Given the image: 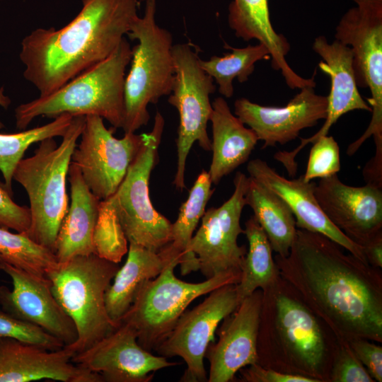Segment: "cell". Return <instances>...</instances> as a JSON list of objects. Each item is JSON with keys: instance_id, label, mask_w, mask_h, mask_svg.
I'll list each match as a JSON object with an SVG mask.
<instances>
[{"instance_id": "obj_25", "label": "cell", "mask_w": 382, "mask_h": 382, "mask_svg": "<svg viewBox=\"0 0 382 382\" xmlns=\"http://www.w3.org/2000/svg\"><path fill=\"white\" fill-rule=\"evenodd\" d=\"M212 105V158L208 173L212 184L216 185L248 160L259 140L255 133L231 112L224 98H216Z\"/></svg>"}, {"instance_id": "obj_3", "label": "cell", "mask_w": 382, "mask_h": 382, "mask_svg": "<svg viewBox=\"0 0 382 382\" xmlns=\"http://www.w3.org/2000/svg\"><path fill=\"white\" fill-rule=\"evenodd\" d=\"M325 325L280 277L262 291L257 364L317 382H330L339 340L332 332H326L330 328L324 329Z\"/></svg>"}, {"instance_id": "obj_28", "label": "cell", "mask_w": 382, "mask_h": 382, "mask_svg": "<svg viewBox=\"0 0 382 382\" xmlns=\"http://www.w3.org/2000/svg\"><path fill=\"white\" fill-rule=\"evenodd\" d=\"M212 184L208 171L203 170L190 189L187 200L180 206L176 221L172 224L170 242L158 252L168 262L177 260L182 275L194 272L188 257V246L214 192Z\"/></svg>"}, {"instance_id": "obj_15", "label": "cell", "mask_w": 382, "mask_h": 382, "mask_svg": "<svg viewBox=\"0 0 382 382\" xmlns=\"http://www.w3.org/2000/svg\"><path fill=\"white\" fill-rule=\"evenodd\" d=\"M72 361L107 382H149L156 371L178 364L141 347L135 331L123 322L108 335L75 354Z\"/></svg>"}, {"instance_id": "obj_13", "label": "cell", "mask_w": 382, "mask_h": 382, "mask_svg": "<svg viewBox=\"0 0 382 382\" xmlns=\"http://www.w3.org/2000/svg\"><path fill=\"white\" fill-rule=\"evenodd\" d=\"M236 284L212 291L192 310L185 311L166 338L155 349L166 358L181 357L187 369L180 378L184 382H204L208 377L204 364L209 345L221 321L239 305Z\"/></svg>"}, {"instance_id": "obj_42", "label": "cell", "mask_w": 382, "mask_h": 382, "mask_svg": "<svg viewBox=\"0 0 382 382\" xmlns=\"http://www.w3.org/2000/svg\"><path fill=\"white\" fill-rule=\"evenodd\" d=\"M11 103V100L8 97L4 96V88H0V105L4 108H7ZM4 127V124L0 120V129Z\"/></svg>"}, {"instance_id": "obj_10", "label": "cell", "mask_w": 382, "mask_h": 382, "mask_svg": "<svg viewBox=\"0 0 382 382\" xmlns=\"http://www.w3.org/2000/svg\"><path fill=\"white\" fill-rule=\"evenodd\" d=\"M174 79L168 102L179 114L176 139L177 170L173 180L175 188L185 187L186 161L195 142L211 151L212 141L207 131L212 112L210 95L216 90L213 78L200 66V58L188 43L173 46Z\"/></svg>"}, {"instance_id": "obj_11", "label": "cell", "mask_w": 382, "mask_h": 382, "mask_svg": "<svg viewBox=\"0 0 382 382\" xmlns=\"http://www.w3.org/2000/svg\"><path fill=\"white\" fill-rule=\"evenodd\" d=\"M335 40L352 50L353 68L357 86L368 88L372 117L364 134L347 149L354 155L362 144L373 137L375 155L382 156V8L355 6L341 18Z\"/></svg>"}, {"instance_id": "obj_39", "label": "cell", "mask_w": 382, "mask_h": 382, "mask_svg": "<svg viewBox=\"0 0 382 382\" xmlns=\"http://www.w3.org/2000/svg\"><path fill=\"white\" fill-rule=\"evenodd\" d=\"M239 372L240 381L243 382H317L309 377L265 368L257 363L245 366Z\"/></svg>"}, {"instance_id": "obj_40", "label": "cell", "mask_w": 382, "mask_h": 382, "mask_svg": "<svg viewBox=\"0 0 382 382\" xmlns=\"http://www.w3.org/2000/svg\"><path fill=\"white\" fill-rule=\"evenodd\" d=\"M364 254L369 264L376 269L382 268V233L376 236L366 244Z\"/></svg>"}, {"instance_id": "obj_9", "label": "cell", "mask_w": 382, "mask_h": 382, "mask_svg": "<svg viewBox=\"0 0 382 382\" xmlns=\"http://www.w3.org/2000/svg\"><path fill=\"white\" fill-rule=\"evenodd\" d=\"M164 118L156 111L151 132L144 134L141 149L127 174L111 196L129 243L158 253L170 242L172 223L154 207L149 195V179L158 161V147Z\"/></svg>"}, {"instance_id": "obj_21", "label": "cell", "mask_w": 382, "mask_h": 382, "mask_svg": "<svg viewBox=\"0 0 382 382\" xmlns=\"http://www.w3.org/2000/svg\"><path fill=\"white\" fill-rule=\"evenodd\" d=\"M66 347L57 350L0 337V382L53 380L62 382H103L102 377L72 361Z\"/></svg>"}, {"instance_id": "obj_24", "label": "cell", "mask_w": 382, "mask_h": 382, "mask_svg": "<svg viewBox=\"0 0 382 382\" xmlns=\"http://www.w3.org/2000/svg\"><path fill=\"white\" fill-rule=\"evenodd\" d=\"M71 204L55 241L58 262L94 253L93 236L100 200L85 183L78 167L71 163L68 172Z\"/></svg>"}, {"instance_id": "obj_31", "label": "cell", "mask_w": 382, "mask_h": 382, "mask_svg": "<svg viewBox=\"0 0 382 382\" xmlns=\"http://www.w3.org/2000/svg\"><path fill=\"white\" fill-rule=\"evenodd\" d=\"M74 116L64 113L45 125L18 133H0V171L4 180V187L12 195L14 170L23 158L26 150L33 144L47 138L62 137L69 127Z\"/></svg>"}, {"instance_id": "obj_34", "label": "cell", "mask_w": 382, "mask_h": 382, "mask_svg": "<svg viewBox=\"0 0 382 382\" xmlns=\"http://www.w3.org/2000/svg\"><path fill=\"white\" fill-rule=\"evenodd\" d=\"M340 170V147L332 136L319 137L311 149L306 172V182L336 175Z\"/></svg>"}, {"instance_id": "obj_33", "label": "cell", "mask_w": 382, "mask_h": 382, "mask_svg": "<svg viewBox=\"0 0 382 382\" xmlns=\"http://www.w3.org/2000/svg\"><path fill=\"white\" fill-rule=\"evenodd\" d=\"M93 243L99 257L119 264L129 249V242L111 197L100 200Z\"/></svg>"}, {"instance_id": "obj_29", "label": "cell", "mask_w": 382, "mask_h": 382, "mask_svg": "<svg viewBox=\"0 0 382 382\" xmlns=\"http://www.w3.org/2000/svg\"><path fill=\"white\" fill-rule=\"evenodd\" d=\"M244 234L248 249L242 263L240 281L236 285L239 304L255 290H265L281 277L267 236L253 215L245 223Z\"/></svg>"}, {"instance_id": "obj_30", "label": "cell", "mask_w": 382, "mask_h": 382, "mask_svg": "<svg viewBox=\"0 0 382 382\" xmlns=\"http://www.w3.org/2000/svg\"><path fill=\"white\" fill-rule=\"evenodd\" d=\"M231 50L223 57L212 56L208 60L200 59V66L218 85L219 92L226 98L233 95V81L245 83L255 70V64L262 59H270L268 49L262 43L237 48L225 44Z\"/></svg>"}, {"instance_id": "obj_23", "label": "cell", "mask_w": 382, "mask_h": 382, "mask_svg": "<svg viewBox=\"0 0 382 382\" xmlns=\"http://www.w3.org/2000/svg\"><path fill=\"white\" fill-rule=\"evenodd\" d=\"M228 22L237 37L245 41L256 40L268 49L272 68L281 71L290 88L316 86L315 74L310 79L303 78L286 61L290 45L272 27L268 0H233L228 6Z\"/></svg>"}, {"instance_id": "obj_26", "label": "cell", "mask_w": 382, "mask_h": 382, "mask_svg": "<svg viewBox=\"0 0 382 382\" xmlns=\"http://www.w3.org/2000/svg\"><path fill=\"white\" fill-rule=\"evenodd\" d=\"M168 263L158 253L129 243L126 262L105 295L107 312L115 323H120L144 284L157 277Z\"/></svg>"}, {"instance_id": "obj_20", "label": "cell", "mask_w": 382, "mask_h": 382, "mask_svg": "<svg viewBox=\"0 0 382 382\" xmlns=\"http://www.w3.org/2000/svg\"><path fill=\"white\" fill-rule=\"evenodd\" d=\"M262 291L255 290L218 327L217 342H211L205 358L209 362L208 382H228L243 368L257 363V341Z\"/></svg>"}, {"instance_id": "obj_19", "label": "cell", "mask_w": 382, "mask_h": 382, "mask_svg": "<svg viewBox=\"0 0 382 382\" xmlns=\"http://www.w3.org/2000/svg\"><path fill=\"white\" fill-rule=\"evenodd\" d=\"M328 99L314 86L300 89L283 107L264 106L245 98L234 103V115L263 141L262 149L294 140L301 130L315 126L327 115Z\"/></svg>"}, {"instance_id": "obj_4", "label": "cell", "mask_w": 382, "mask_h": 382, "mask_svg": "<svg viewBox=\"0 0 382 382\" xmlns=\"http://www.w3.org/2000/svg\"><path fill=\"white\" fill-rule=\"evenodd\" d=\"M132 57V47L124 37L103 61L54 92L19 105L15 110L16 127L23 130L40 115L55 118L68 113L72 116L98 115L115 129H122L125 116V71Z\"/></svg>"}, {"instance_id": "obj_41", "label": "cell", "mask_w": 382, "mask_h": 382, "mask_svg": "<svg viewBox=\"0 0 382 382\" xmlns=\"http://www.w3.org/2000/svg\"><path fill=\"white\" fill-rule=\"evenodd\" d=\"M358 6L382 8V0H352Z\"/></svg>"}, {"instance_id": "obj_38", "label": "cell", "mask_w": 382, "mask_h": 382, "mask_svg": "<svg viewBox=\"0 0 382 382\" xmlns=\"http://www.w3.org/2000/svg\"><path fill=\"white\" fill-rule=\"evenodd\" d=\"M349 347L371 378L382 381V347L366 339H355L348 342Z\"/></svg>"}, {"instance_id": "obj_32", "label": "cell", "mask_w": 382, "mask_h": 382, "mask_svg": "<svg viewBox=\"0 0 382 382\" xmlns=\"http://www.w3.org/2000/svg\"><path fill=\"white\" fill-rule=\"evenodd\" d=\"M0 255L6 263L35 275L47 277L58 265L52 250L30 239L24 233L0 227Z\"/></svg>"}, {"instance_id": "obj_17", "label": "cell", "mask_w": 382, "mask_h": 382, "mask_svg": "<svg viewBox=\"0 0 382 382\" xmlns=\"http://www.w3.org/2000/svg\"><path fill=\"white\" fill-rule=\"evenodd\" d=\"M3 271L12 288L0 286V306L12 316L36 325L62 341L64 346L77 339L71 318L54 296L50 280L5 263Z\"/></svg>"}, {"instance_id": "obj_27", "label": "cell", "mask_w": 382, "mask_h": 382, "mask_svg": "<svg viewBox=\"0 0 382 382\" xmlns=\"http://www.w3.org/2000/svg\"><path fill=\"white\" fill-rule=\"evenodd\" d=\"M245 200L267 235L272 250L280 256H287L297 231L294 216L287 204L250 177Z\"/></svg>"}, {"instance_id": "obj_36", "label": "cell", "mask_w": 382, "mask_h": 382, "mask_svg": "<svg viewBox=\"0 0 382 382\" xmlns=\"http://www.w3.org/2000/svg\"><path fill=\"white\" fill-rule=\"evenodd\" d=\"M357 358L349 343L339 340L334 357L330 382H374Z\"/></svg>"}, {"instance_id": "obj_35", "label": "cell", "mask_w": 382, "mask_h": 382, "mask_svg": "<svg viewBox=\"0 0 382 382\" xmlns=\"http://www.w3.org/2000/svg\"><path fill=\"white\" fill-rule=\"evenodd\" d=\"M0 337H11L50 350L62 348L64 343L40 328L19 320L0 308Z\"/></svg>"}, {"instance_id": "obj_43", "label": "cell", "mask_w": 382, "mask_h": 382, "mask_svg": "<svg viewBox=\"0 0 382 382\" xmlns=\"http://www.w3.org/2000/svg\"><path fill=\"white\" fill-rule=\"evenodd\" d=\"M6 262L0 255V272L3 271Z\"/></svg>"}, {"instance_id": "obj_12", "label": "cell", "mask_w": 382, "mask_h": 382, "mask_svg": "<svg viewBox=\"0 0 382 382\" xmlns=\"http://www.w3.org/2000/svg\"><path fill=\"white\" fill-rule=\"evenodd\" d=\"M249 177L238 171L231 196L218 207L205 211L199 228L188 246V257L194 272L200 270L206 279L227 272H241L247 248L238 244L245 194Z\"/></svg>"}, {"instance_id": "obj_37", "label": "cell", "mask_w": 382, "mask_h": 382, "mask_svg": "<svg viewBox=\"0 0 382 382\" xmlns=\"http://www.w3.org/2000/svg\"><path fill=\"white\" fill-rule=\"evenodd\" d=\"M11 197L4 186L0 185V227L27 232L30 225V209L16 204Z\"/></svg>"}, {"instance_id": "obj_6", "label": "cell", "mask_w": 382, "mask_h": 382, "mask_svg": "<svg viewBox=\"0 0 382 382\" xmlns=\"http://www.w3.org/2000/svg\"><path fill=\"white\" fill-rule=\"evenodd\" d=\"M119 265L95 253L58 262L47 277L52 294L73 320L77 339L64 346L74 354L81 352L119 325L109 317L105 295Z\"/></svg>"}, {"instance_id": "obj_7", "label": "cell", "mask_w": 382, "mask_h": 382, "mask_svg": "<svg viewBox=\"0 0 382 382\" xmlns=\"http://www.w3.org/2000/svg\"><path fill=\"white\" fill-rule=\"evenodd\" d=\"M156 3L146 0L144 13L126 35L138 40L132 48V64L125 81V133H134L148 124L149 104L171 93L174 79L173 37L156 22Z\"/></svg>"}, {"instance_id": "obj_22", "label": "cell", "mask_w": 382, "mask_h": 382, "mask_svg": "<svg viewBox=\"0 0 382 382\" xmlns=\"http://www.w3.org/2000/svg\"><path fill=\"white\" fill-rule=\"evenodd\" d=\"M247 171L250 178L272 190L287 204L294 216L297 228L322 234L369 264L364 248L338 229L321 209L315 196V182H306L303 175L296 179L286 178L260 158L250 161Z\"/></svg>"}, {"instance_id": "obj_8", "label": "cell", "mask_w": 382, "mask_h": 382, "mask_svg": "<svg viewBox=\"0 0 382 382\" xmlns=\"http://www.w3.org/2000/svg\"><path fill=\"white\" fill-rule=\"evenodd\" d=\"M178 265L170 262L146 282L121 320L133 328L139 345L147 351L155 350L195 299L223 285L236 284L241 279V272H227L202 282H187L174 274Z\"/></svg>"}, {"instance_id": "obj_5", "label": "cell", "mask_w": 382, "mask_h": 382, "mask_svg": "<svg viewBox=\"0 0 382 382\" xmlns=\"http://www.w3.org/2000/svg\"><path fill=\"white\" fill-rule=\"evenodd\" d=\"M85 117L74 116L59 145L54 138L41 141L32 156L20 161L13 175V180L24 188L29 199L30 225L25 233L52 252L68 211L66 177Z\"/></svg>"}, {"instance_id": "obj_18", "label": "cell", "mask_w": 382, "mask_h": 382, "mask_svg": "<svg viewBox=\"0 0 382 382\" xmlns=\"http://www.w3.org/2000/svg\"><path fill=\"white\" fill-rule=\"evenodd\" d=\"M315 196L328 219L349 238L364 246L382 233V189L354 187L337 175L321 178Z\"/></svg>"}, {"instance_id": "obj_14", "label": "cell", "mask_w": 382, "mask_h": 382, "mask_svg": "<svg viewBox=\"0 0 382 382\" xmlns=\"http://www.w3.org/2000/svg\"><path fill=\"white\" fill-rule=\"evenodd\" d=\"M115 129H107L100 116L86 115L81 141L71 156V163L100 200L115 193L144 141V134L135 132L117 139L113 135Z\"/></svg>"}, {"instance_id": "obj_1", "label": "cell", "mask_w": 382, "mask_h": 382, "mask_svg": "<svg viewBox=\"0 0 382 382\" xmlns=\"http://www.w3.org/2000/svg\"><path fill=\"white\" fill-rule=\"evenodd\" d=\"M281 277L338 340L382 342V275L329 238L297 228L287 256L274 255Z\"/></svg>"}, {"instance_id": "obj_16", "label": "cell", "mask_w": 382, "mask_h": 382, "mask_svg": "<svg viewBox=\"0 0 382 382\" xmlns=\"http://www.w3.org/2000/svg\"><path fill=\"white\" fill-rule=\"evenodd\" d=\"M313 50L322 59L318 64L322 71L330 76V91L327 96V115L322 127L313 136L301 139L299 145L291 151H280L274 158L280 162L290 176L297 172L295 158L307 144L314 143L319 137L327 135L330 127L343 115L355 110L371 112V108L360 95L353 68L352 49L337 40L328 42L325 36L316 37Z\"/></svg>"}, {"instance_id": "obj_2", "label": "cell", "mask_w": 382, "mask_h": 382, "mask_svg": "<svg viewBox=\"0 0 382 382\" xmlns=\"http://www.w3.org/2000/svg\"><path fill=\"white\" fill-rule=\"evenodd\" d=\"M137 0H82L59 30L38 28L21 42L24 78L47 96L108 57L138 18Z\"/></svg>"}]
</instances>
